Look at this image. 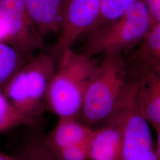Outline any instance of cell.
<instances>
[{"mask_svg":"<svg viewBox=\"0 0 160 160\" xmlns=\"http://www.w3.org/2000/svg\"><path fill=\"white\" fill-rule=\"evenodd\" d=\"M59 67L48 87L46 101L59 118H77L82 109L86 89L98 64L84 53L69 49L59 57Z\"/></svg>","mask_w":160,"mask_h":160,"instance_id":"1","label":"cell"},{"mask_svg":"<svg viewBox=\"0 0 160 160\" xmlns=\"http://www.w3.org/2000/svg\"><path fill=\"white\" fill-rule=\"evenodd\" d=\"M104 55L86 89L80 114L82 122L91 128L108 119L129 82L123 54Z\"/></svg>","mask_w":160,"mask_h":160,"instance_id":"2","label":"cell"},{"mask_svg":"<svg viewBox=\"0 0 160 160\" xmlns=\"http://www.w3.org/2000/svg\"><path fill=\"white\" fill-rule=\"evenodd\" d=\"M55 70L53 58L41 52L23 65L2 91L20 114L34 120L43 110L48 87Z\"/></svg>","mask_w":160,"mask_h":160,"instance_id":"3","label":"cell"},{"mask_svg":"<svg viewBox=\"0 0 160 160\" xmlns=\"http://www.w3.org/2000/svg\"><path fill=\"white\" fill-rule=\"evenodd\" d=\"M151 27L148 10L139 0L116 20L90 32L83 53L89 57L102 53L123 54L136 48Z\"/></svg>","mask_w":160,"mask_h":160,"instance_id":"4","label":"cell"},{"mask_svg":"<svg viewBox=\"0 0 160 160\" xmlns=\"http://www.w3.org/2000/svg\"><path fill=\"white\" fill-rule=\"evenodd\" d=\"M138 84L129 81L112 113L104 122L120 130L122 139L121 160H134L154 151L149 123L138 104Z\"/></svg>","mask_w":160,"mask_h":160,"instance_id":"5","label":"cell"},{"mask_svg":"<svg viewBox=\"0 0 160 160\" xmlns=\"http://www.w3.org/2000/svg\"><path fill=\"white\" fill-rule=\"evenodd\" d=\"M0 33L2 42L30 59L43 47V36L30 17L24 0H1Z\"/></svg>","mask_w":160,"mask_h":160,"instance_id":"6","label":"cell"},{"mask_svg":"<svg viewBox=\"0 0 160 160\" xmlns=\"http://www.w3.org/2000/svg\"><path fill=\"white\" fill-rule=\"evenodd\" d=\"M102 0H66L61 26V34L53 47L55 56L71 49L77 39L88 33L99 17Z\"/></svg>","mask_w":160,"mask_h":160,"instance_id":"7","label":"cell"},{"mask_svg":"<svg viewBox=\"0 0 160 160\" xmlns=\"http://www.w3.org/2000/svg\"><path fill=\"white\" fill-rule=\"evenodd\" d=\"M129 80L137 81L160 71V22L155 24L126 59Z\"/></svg>","mask_w":160,"mask_h":160,"instance_id":"8","label":"cell"},{"mask_svg":"<svg viewBox=\"0 0 160 160\" xmlns=\"http://www.w3.org/2000/svg\"><path fill=\"white\" fill-rule=\"evenodd\" d=\"M87 147L90 160H121L122 139L119 129L110 123L92 129Z\"/></svg>","mask_w":160,"mask_h":160,"instance_id":"9","label":"cell"},{"mask_svg":"<svg viewBox=\"0 0 160 160\" xmlns=\"http://www.w3.org/2000/svg\"><path fill=\"white\" fill-rule=\"evenodd\" d=\"M42 36L61 29L66 0H24Z\"/></svg>","mask_w":160,"mask_h":160,"instance_id":"10","label":"cell"},{"mask_svg":"<svg viewBox=\"0 0 160 160\" xmlns=\"http://www.w3.org/2000/svg\"><path fill=\"white\" fill-rule=\"evenodd\" d=\"M135 81L138 84L139 110L155 130L160 126V71L144 76Z\"/></svg>","mask_w":160,"mask_h":160,"instance_id":"11","label":"cell"},{"mask_svg":"<svg viewBox=\"0 0 160 160\" xmlns=\"http://www.w3.org/2000/svg\"><path fill=\"white\" fill-rule=\"evenodd\" d=\"M92 131V128L78 121L77 118H61L46 139L52 148L58 150L88 143Z\"/></svg>","mask_w":160,"mask_h":160,"instance_id":"12","label":"cell"},{"mask_svg":"<svg viewBox=\"0 0 160 160\" xmlns=\"http://www.w3.org/2000/svg\"><path fill=\"white\" fill-rule=\"evenodd\" d=\"M14 48L0 42V88L2 90L17 71L28 61Z\"/></svg>","mask_w":160,"mask_h":160,"instance_id":"13","label":"cell"},{"mask_svg":"<svg viewBox=\"0 0 160 160\" xmlns=\"http://www.w3.org/2000/svg\"><path fill=\"white\" fill-rule=\"evenodd\" d=\"M34 120L20 114L0 88V133L22 125H32Z\"/></svg>","mask_w":160,"mask_h":160,"instance_id":"14","label":"cell"},{"mask_svg":"<svg viewBox=\"0 0 160 160\" xmlns=\"http://www.w3.org/2000/svg\"><path fill=\"white\" fill-rule=\"evenodd\" d=\"M17 156L18 160H61L46 138H41L29 141Z\"/></svg>","mask_w":160,"mask_h":160,"instance_id":"15","label":"cell"},{"mask_svg":"<svg viewBox=\"0 0 160 160\" xmlns=\"http://www.w3.org/2000/svg\"><path fill=\"white\" fill-rule=\"evenodd\" d=\"M138 1L139 0H102L99 17L88 33L116 20Z\"/></svg>","mask_w":160,"mask_h":160,"instance_id":"16","label":"cell"},{"mask_svg":"<svg viewBox=\"0 0 160 160\" xmlns=\"http://www.w3.org/2000/svg\"><path fill=\"white\" fill-rule=\"evenodd\" d=\"M61 160H90L86 144H78L55 150Z\"/></svg>","mask_w":160,"mask_h":160,"instance_id":"17","label":"cell"},{"mask_svg":"<svg viewBox=\"0 0 160 160\" xmlns=\"http://www.w3.org/2000/svg\"><path fill=\"white\" fill-rule=\"evenodd\" d=\"M148 10L152 26L160 22V0H142Z\"/></svg>","mask_w":160,"mask_h":160,"instance_id":"18","label":"cell"},{"mask_svg":"<svg viewBox=\"0 0 160 160\" xmlns=\"http://www.w3.org/2000/svg\"><path fill=\"white\" fill-rule=\"evenodd\" d=\"M155 131L157 132V143L154 152L157 160H160V126L155 129Z\"/></svg>","mask_w":160,"mask_h":160,"instance_id":"19","label":"cell"},{"mask_svg":"<svg viewBox=\"0 0 160 160\" xmlns=\"http://www.w3.org/2000/svg\"><path fill=\"white\" fill-rule=\"evenodd\" d=\"M134 160H157L155 155L154 151H152L146 154L143 155L142 156L138 158L137 159Z\"/></svg>","mask_w":160,"mask_h":160,"instance_id":"20","label":"cell"},{"mask_svg":"<svg viewBox=\"0 0 160 160\" xmlns=\"http://www.w3.org/2000/svg\"><path fill=\"white\" fill-rule=\"evenodd\" d=\"M0 160H18L17 155L12 156L0 152Z\"/></svg>","mask_w":160,"mask_h":160,"instance_id":"21","label":"cell"},{"mask_svg":"<svg viewBox=\"0 0 160 160\" xmlns=\"http://www.w3.org/2000/svg\"><path fill=\"white\" fill-rule=\"evenodd\" d=\"M0 1H1V0H0Z\"/></svg>","mask_w":160,"mask_h":160,"instance_id":"22","label":"cell"}]
</instances>
